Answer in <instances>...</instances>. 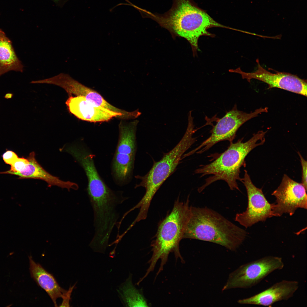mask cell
I'll return each mask as SVG.
<instances>
[{"label":"cell","mask_w":307,"mask_h":307,"mask_svg":"<svg viewBox=\"0 0 307 307\" xmlns=\"http://www.w3.org/2000/svg\"><path fill=\"white\" fill-rule=\"evenodd\" d=\"M246 234L244 229L211 209L191 206L183 239L210 242L235 251L244 240Z\"/></svg>","instance_id":"1"},{"label":"cell","mask_w":307,"mask_h":307,"mask_svg":"<svg viewBox=\"0 0 307 307\" xmlns=\"http://www.w3.org/2000/svg\"><path fill=\"white\" fill-rule=\"evenodd\" d=\"M153 18L168 30L173 37L179 36L190 43L193 54L198 50L199 38L214 37L207 31L212 27H222L206 12L196 7L191 0H173L172 6L164 14H155Z\"/></svg>","instance_id":"2"},{"label":"cell","mask_w":307,"mask_h":307,"mask_svg":"<svg viewBox=\"0 0 307 307\" xmlns=\"http://www.w3.org/2000/svg\"><path fill=\"white\" fill-rule=\"evenodd\" d=\"M266 131L260 130L253 135L247 141L243 142V138L233 143L230 142L227 149L209 164L200 166L195 171L201 177L211 175L206 179L205 183L198 188L201 192L208 186L218 180L225 181L231 190H240L237 182H241L240 169L245 166V159L248 154L256 147L262 145L265 141Z\"/></svg>","instance_id":"3"},{"label":"cell","mask_w":307,"mask_h":307,"mask_svg":"<svg viewBox=\"0 0 307 307\" xmlns=\"http://www.w3.org/2000/svg\"><path fill=\"white\" fill-rule=\"evenodd\" d=\"M189 197L184 202L180 201L178 198L175 201L171 212L159 223L155 239L151 244L152 254L148 262L149 266L144 277H146L154 270L158 261L160 260L157 276L163 270L171 252L174 253L176 259L179 258L182 262H184L180 253L179 244L183 239L191 214Z\"/></svg>","instance_id":"4"},{"label":"cell","mask_w":307,"mask_h":307,"mask_svg":"<svg viewBox=\"0 0 307 307\" xmlns=\"http://www.w3.org/2000/svg\"><path fill=\"white\" fill-rule=\"evenodd\" d=\"M196 131L193 125H188L183 137L173 149L163 155L159 161L155 162L146 175L135 176L141 181L136 184L135 188L141 186L146 190L143 197L134 206L135 209H140L141 214H148L151 202L156 192L175 171L184 153L196 141V138L193 137Z\"/></svg>","instance_id":"5"},{"label":"cell","mask_w":307,"mask_h":307,"mask_svg":"<svg viewBox=\"0 0 307 307\" xmlns=\"http://www.w3.org/2000/svg\"><path fill=\"white\" fill-rule=\"evenodd\" d=\"M135 120L119 125V140L112 164V173L117 184H127L132 175L136 150Z\"/></svg>","instance_id":"6"},{"label":"cell","mask_w":307,"mask_h":307,"mask_svg":"<svg viewBox=\"0 0 307 307\" xmlns=\"http://www.w3.org/2000/svg\"><path fill=\"white\" fill-rule=\"evenodd\" d=\"M284 267L282 258L273 256L264 257L243 264L230 274L222 291L251 288L273 271Z\"/></svg>","instance_id":"7"},{"label":"cell","mask_w":307,"mask_h":307,"mask_svg":"<svg viewBox=\"0 0 307 307\" xmlns=\"http://www.w3.org/2000/svg\"><path fill=\"white\" fill-rule=\"evenodd\" d=\"M267 107H260L253 112L247 113L238 109L236 105L227 112L222 118L219 119L210 132V136L198 146L188 154H201L207 151L220 142L227 140L233 142L237 132L243 124L248 120L258 116L259 114L268 112Z\"/></svg>","instance_id":"8"},{"label":"cell","mask_w":307,"mask_h":307,"mask_svg":"<svg viewBox=\"0 0 307 307\" xmlns=\"http://www.w3.org/2000/svg\"><path fill=\"white\" fill-rule=\"evenodd\" d=\"M241 182L245 186L248 196V206L246 211L237 213L235 221L247 228L259 221H264L273 216V204L267 200L262 189L256 186L252 183L247 171Z\"/></svg>","instance_id":"9"},{"label":"cell","mask_w":307,"mask_h":307,"mask_svg":"<svg viewBox=\"0 0 307 307\" xmlns=\"http://www.w3.org/2000/svg\"><path fill=\"white\" fill-rule=\"evenodd\" d=\"M307 190L301 183L294 181L284 174L281 182L272 195L276 198L273 204V216L283 213L293 215L299 208L307 209Z\"/></svg>","instance_id":"10"},{"label":"cell","mask_w":307,"mask_h":307,"mask_svg":"<svg viewBox=\"0 0 307 307\" xmlns=\"http://www.w3.org/2000/svg\"><path fill=\"white\" fill-rule=\"evenodd\" d=\"M256 62L257 68L254 72H245L240 68L230 71L240 74L242 78L246 79L249 82L252 79L264 82L268 85V89L277 88L307 96L306 80L288 72L276 71L275 73H271L261 65L258 59Z\"/></svg>","instance_id":"11"},{"label":"cell","mask_w":307,"mask_h":307,"mask_svg":"<svg viewBox=\"0 0 307 307\" xmlns=\"http://www.w3.org/2000/svg\"><path fill=\"white\" fill-rule=\"evenodd\" d=\"M61 87L71 96L73 94L84 97L94 105L111 111L122 114L125 119H135L140 116L141 113L137 109L128 112L118 108L107 101L96 91L84 86L70 76H65L61 83Z\"/></svg>","instance_id":"12"},{"label":"cell","mask_w":307,"mask_h":307,"mask_svg":"<svg viewBox=\"0 0 307 307\" xmlns=\"http://www.w3.org/2000/svg\"><path fill=\"white\" fill-rule=\"evenodd\" d=\"M298 287V281L283 280L251 297L239 300L238 302L271 307L277 302L287 300L292 297Z\"/></svg>","instance_id":"13"},{"label":"cell","mask_w":307,"mask_h":307,"mask_svg":"<svg viewBox=\"0 0 307 307\" xmlns=\"http://www.w3.org/2000/svg\"><path fill=\"white\" fill-rule=\"evenodd\" d=\"M65 103L71 113L83 121L97 122L107 121L113 117L125 119L121 113L94 105L83 96H70Z\"/></svg>","instance_id":"14"},{"label":"cell","mask_w":307,"mask_h":307,"mask_svg":"<svg viewBox=\"0 0 307 307\" xmlns=\"http://www.w3.org/2000/svg\"><path fill=\"white\" fill-rule=\"evenodd\" d=\"M28 161L22 169L20 172L12 175L19 176L18 179H34L45 181L48 186H56L62 188L75 189L77 184L70 181H64L47 172L38 163L35 158V153L31 152L27 158Z\"/></svg>","instance_id":"15"},{"label":"cell","mask_w":307,"mask_h":307,"mask_svg":"<svg viewBox=\"0 0 307 307\" xmlns=\"http://www.w3.org/2000/svg\"><path fill=\"white\" fill-rule=\"evenodd\" d=\"M28 257L31 277L38 286L46 292L54 306H58L57 299L59 298H63L67 291L61 287L53 275L47 271L39 263H36L31 256Z\"/></svg>","instance_id":"16"},{"label":"cell","mask_w":307,"mask_h":307,"mask_svg":"<svg viewBox=\"0 0 307 307\" xmlns=\"http://www.w3.org/2000/svg\"><path fill=\"white\" fill-rule=\"evenodd\" d=\"M23 67L11 41L0 29V76L11 70L22 72Z\"/></svg>","instance_id":"17"},{"label":"cell","mask_w":307,"mask_h":307,"mask_svg":"<svg viewBox=\"0 0 307 307\" xmlns=\"http://www.w3.org/2000/svg\"><path fill=\"white\" fill-rule=\"evenodd\" d=\"M132 274L117 289L118 296L124 306L147 307L148 305L141 291L137 289L132 282Z\"/></svg>","instance_id":"18"},{"label":"cell","mask_w":307,"mask_h":307,"mask_svg":"<svg viewBox=\"0 0 307 307\" xmlns=\"http://www.w3.org/2000/svg\"><path fill=\"white\" fill-rule=\"evenodd\" d=\"M300 158L302 167V184L307 190V161L304 159L300 153L298 152Z\"/></svg>","instance_id":"19"},{"label":"cell","mask_w":307,"mask_h":307,"mask_svg":"<svg viewBox=\"0 0 307 307\" xmlns=\"http://www.w3.org/2000/svg\"><path fill=\"white\" fill-rule=\"evenodd\" d=\"M2 157L5 163L10 165L18 158L15 152L11 150L6 152L3 154Z\"/></svg>","instance_id":"20"},{"label":"cell","mask_w":307,"mask_h":307,"mask_svg":"<svg viewBox=\"0 0 307 307\" xmlns=\"http://www.w3.org/2000/svg\"><path fill=\"white\" fill-rule=\"evenodd\" d=\"M75 285L73 286L70 287L68 291L67 292L63 298V301L62 304L59 306H70L69 301L70 299V296L72 291Z\"/></svg>","instance_id":"21"},{"label":"cell","mask_w":307,"mask_h":307,"mask_svg":"<svg viewBox=\"0 0 307 307\" xmlns=\"http://www.w3.org/2000/svg\"><path fill=\"white\" fill-rule=\"evenodd\" d=\"M69 0H52L55 3L59 5L62 6L64 4Z\"/></svg>","instance_id":"22"},{"label":"cell","mask_w":307,"mask_h":307,"mask_svg":"<svg viewBox=\"0 0 307 307\" xmlns=\"http://www.w3.org/2000/svg\"><path fill=\"white\" fill-rule=\"evenodd\" d=\"M13 94L12 93H7L5 95L4 98L5 99H10L13 97Z\"/></svg>","instance_id":"23"}]
</instances>
